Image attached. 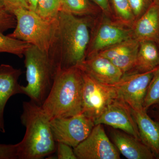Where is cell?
Masks as SVG:
<instances>
[{
	"mask_svg": "<svg viewBox=\"0 0 159 159\" xmlns=\"http://www.w3.org/2000/svg\"><path fill=\"white\" fill-rule=\"evenodd\" d=\"M16 23L14 15L7 11L0 3V32L3 33L9 29H15Z\"/></svg>",
	"mask_w": 159,
	"mask_h": 159,
	"instance_id": "24",
	"label": "cell"
},
{
	"mask_svg": "<svg viewBox=\"0 0 159 159\" xmlns=\"http://www.w3.org/2000/svg\"><path fill=\"white\" fill-rule=\"evenodd\" d=\"M83 76L82 113L95 123L107 107L119 97L111 85L100 83L83 71Z\"/></svg>",
	"mask_w": 159,
	"mask_h": 159,
	"instance_id": "6",
	"label": "cell"
},
{
	"mask_svg": "<svg viewBox=\"0 0 159 159\" xmlns=\"http://www.w3.org/2000/svg\"><path fill=\"white\" fill-rule=\"evenodd\" d=\"M158 67L147 72L134 71L125 73L118 82L110 85L116 90L119 98L132 109L141 110L144 109V99L148 85Z\"/></svg>",
	"mask_w": 159,
	"mask_h": 159,
	"instance_id": "8",
	"label": "cell"
},
{
	"mask_svg": "<svg viewBox=\"0 0 159 159\" xmlns=\"http://www.w3.org/2000/svg\"><path fill=\"white\" fill-rule=\"evenodd\" d=\"M78 159H120V152L106 134L102 124L94 126L91 133L74 148Z\"/></svg>",
	"mask_w": 159,
	"mask_h": 159,
	"instance_id": "9",
	"label": "cell"
},
{
	"mask_svg": "<svg viewBox=\"0 0 159 159\" xmlns=\"http://www.w3.org/2000/svg\"><path fill=\"white\" fill-rule=\"evenodd\" d=\"M101 9L106 15L111 16L112 10L111 7L109 0H90Z\"/></svg>",
	"mask_w": 159,
	"mask_h": 159,
	"instance_id": "29",
	"label": "cell"
},
{
	"mask_svg": "<svg viewBox=\"0 0 159 159\" xmlns=\"http://www.w3.org/2000/svg\"><path fill=\"white\" fill-rule=\"evenodd\" d=\"M61 0H38L35 12L49 22L56 21L61 11Z\"/></svg>",
	"mask_w": 159,
	"mask_h": 159,
	"instance_id": "22",
	"label": "cell"
},
{
	"mask_svg": "<svg viewBox=\"0 0 159 159\" xmlns=\"http://www.w3.org/2000/svg\"><path fill=\"white\" fill-rule=\"evenodd\" d=\"M13 14L16 18V25L13 32L8 35L29 43L49 54L54 41L57 20L48 21L30 9H19Z\"/></svg>",
	"mask_w": 159,
	"mask_h": 159,
	"instance_id": "5",
	"label": "cell"
},
{
	"mask_svg": "<svg viewBox=\"0 0 159 159\" xmlns=\"http://www.w3.org/2000/svg\"><path fill=\"white\" fill-rule=\"evenodd\" d=\"M24 56L27 84L22 85L23 94L41 106L53 85L57 67L49 54L32 45Z\"/></svg>",
	"mask_w": 159,
	"mask_h": 159,
	"instance_id": "4",
	"label": "cell"
},
{
	"mask_svg": "<svg viewBox=\"0 0 159 159\" xmlns=\"http://www.w3.org/2000/svg\"><path fill=\"white\" fill-rule=\"evenodd\" d=\"M128 1L136 20L142 16L152 3V0H128Z\"/></svg>",
	"mask_w": 159,
	"mask_h": 159,
	"instance_id": "25",
	"label": "cell"
},
{
	"mask_svg": "<svg viewBox=\"0 0 159 159\" xmlns=\"http://www.w3.org/2000/svg\"><path fill=\"white\" fill-rule=\"evenodd\" d=\"M99 124L108 125L141 140L131 108L120 98L111 102L96 120L95 125Z\"/></svg>",
	"mask_w": 159,
	"mask_h": 159,
	"instance_id": "11",
	"label": "cell"
},
{
	"mask_svg": "<svg viewBox=\"0 0 159 159\" xmlns=\"http://www.w3.org/2000/svg\"><path fill=\"white\" fill-rule=\"evenodd\" d=\"M152 2H159V0H152Z\"/></svg>",
	"mask_w": 159,
	"mask_h": 159,
	"instance_id": "31",
	"label": "cell"
},
{
	"mask_svg": "<svg viewBox=\"0 0 159 159\" xmlns=\"http://www.w3.org/2000/svg\"><path fill=\"white\" fill-rule=\"evenodd\" d=\"M61 11L78 16H90L97 13L90 0H61Z\"/></svg>",
	"mask_w": 159,
	"mask_h": 159,
	"instance_id": "19",
	"label": "cell"
},
{
	"mask_svg": "<svg viewBox=\"0 0 159 159\" xmlns=\"http://www.w3.org/2000/svg\"><path fill=\"white\" fill-rule=\"evenodd\" d=\"M139 44L137 39L132 38L97 54L109 60L124 74L134 67Z\"/></svg>",
	"mask_w": 159,
	"mask_h": 159,
	"instance_id": "13",
	"label": "cell"
},
{
	"mask_svg": "<svg viewBox=\"0 0 159 159\" xmlns=\"http://www.w3.org/2000/svg\"><path fill=\"white\" fill-rule=\"evenodd\" d=\"M134 38L139 42L159 43V2H152L132 27Z\"/></svg>",
	"mask_w": 159,
	"mask_h": 159,
	"instance_id": "15",
	"label": "cell"
},
{
	"mask_svg": "<svg viewBox=\"0 0 159 159\" xmlns=\"http://www.w3.org/2000/svg\"><path fill=\"white\" fill-rule=\"evenodd\" d=\"M0 159H18L17 144H0Z\"/></svg>",
	"mask_w": 159,
	"mask_h": 159,
	"instance_id": "28",
	"label": "cell"
},
{
	"mask_svg": "<svg viewBox=\"0 0 159 159\" xmlns=\"http://www.w3.org/2000/svg\"><path fill=\"white\" fill-rule=\"evenodd\" d=\"M0 3L8 11L13 14L19 9H29L28 0H0Z\"/></svg>",
	"mask_w": 159,
	"mask_h": 159,
	"instance_id": "26",
	"label": "cell"
},
{
	"mask_svg": "<svg viewBox=\"0 0 159 159\" xmlns=\"http://www.w3.org/2000/svg\"></svg>",
	"mask_w": 159,
	"mask_h": 159,
	"instance_id": "32",
	"label": "cell"
},
{
	"mask_svg": "<svg viewBox=\"0 0 159 159\" xmlns=\"http://www.w3.org/2000/svg\"><path fill=\"white\" fill-rule=\"evenodd\" d=\"M31 45L29 43L4 35L0 32V53H9L22 58Z\"/></svg>",
	"mask_w": 159,
	"mask_h": 159,
	"instance_id": "21",
	"label": "cell"
},
{
	"mask_svg": "<svg viewBox=\"0 0 159 159\" xmlns=\"http://www.w3.org/2000/svg\"><path fill=\"white\" fill-rule=\"evenodd\" d=\"M22 74L21 70L15 68L11 65H0V132H6L4 111L10 97L16 94H23L22 85L18 80Z\"/></svg>",
	"mask_w": 159,
	"mask_h": 159,
	"instance_id": "14",
	"label": "cell"
},
{
	"mask_svg": "<svg viewBox=\"0 0 159 159\" xmlns=\"http://www.w3.org/2000/svg\"><path fill=\"white\" fill-rule=\"evenodd\" d=\"M112 142L119 152L128 159H152L154 155L141 141L119 129L111 132Z\"/></svg>",
	"mask_w": 159,
	"mask_h": 159,
	"instance_id": "16",
	"label": "cell"
},
{
	"mask_svg": "<svg viewBox=\"0 0 159 159\" xmlns=\"http://www.w3.org/2000/svg\"><path fill=\"white\" fill-rule=\"evenodd\" d=\"M95 125L93 120L82 113L50 121L51 131L56 143H65L73 148L87 138Z\"/></svg>",
	"mask_w": 159,
	"mask_h": 159,
	"instance_id": "7",
	"label": "cell"
},
{
	"mask_svg": "<svg viewBox=\"0 0 159 159\" xmlns=\"http://www.w3.org/2000/svg\"><path fill=\"white\" fill-rule=\"evenodd\" d=\"M117 21L132 28L136 20L128 0H109Z\"/></svg>",
	"mask_w": 159,
	"mask_h": 159,
	"instance_id": "20",
	"label": "cell"
},
{
	"mask_svg": "<svg viewBox=\"0 0 159 159\" xmlns=\"http://www.w3.org/2000/svg\"><path fill=\"white\" fill-rule=\"evenodd\" d=\"M77 67L98 82L107 85L115 84L124 75L109 60L99 54L87 57Z\"/></svg>",
	"mask_w": 159,
	"mask_h": 159,
	"instance_id": "12",
	"label": "cell"
},
{
	"mask_svg": "<svg viewBox=\"0 0 159 159\" xmlns=\"http://www.w3.org/2000/svg\"><path fill=\"white\" fill-rule=\"evenodd\" d=\"M133 37L131 28L118 21L106 20L94 29L86 53V57Z\"/></svg>",
	"mask_w": 159,
	"mask_h": 159,
	"instance_id": "10",
	"label": "cell"
},
{
	"mask_svg": "<svg viewBox=\"0 0 159 159\" xmlns=\"http://www.w3.org/2000/svg\"><path fill=\"white\" fill-rule=\"evenodd\" d=\"M159 102V66L155 72L148 85L144 99L143 108L145 111Z\"/></svg>",
	"mask_w": 159,
	"mask_h": 159,
	"instance_id": "23",
	"label": "cell"
},
{
	"mask_svg": "<svg viewBox=\"0 0 159 159\" xmlns=\"http://www.w3.org/2000/svg\"><path fill=\"white\" fill-rule=\"evenodd\" d=\"M38 1V0H28L30 10L35 11L37 6Z\"/></svg>",
	"mask_w": 159,
	"mask_h": 159,
	"instance_id": "30",
	"label": "cell"
},
{
	"mask_svg": "<svg viewBox=\"0 0 159 159\" xmlns=\"http://www.w3.org/2000/svg\"><path fill=\"white\" fill-rule=\"evenodd\" d=\"M83 71L78 67L58 70L41 106L50 121L82 113Z\"/></svg>",
	"mask_w": 159,
	"mask_h": 159,
	"instance_id": "2",
	"label": "cell"
},
{
	"mask_svg": "<svg viewBox=\"0 0 159 159\" xmlns=\"http://www.w3.org/2000/svg\"><path fill=\"white\" fill-rule=\"evenodd\" d=\"M20 120L26 132L17 143L18 159H43L56 151L50 119L41 106L31 100L23 102Z\"/></svg>",
	"mask_w": 159,
	"mask_h": 159,
	"instance_id": "3",
	"label": "cell"
},
{
	"mask_svg": "<svg viewBox=\"0 0 159 159\" xmlns=\"http://www.w3.org/2000/svg\"><path fill=\"white\" fill-rule=\"evenodd\" d=\"M139 47L134 70L140 72L154 70L159 66V52L154 42H139Z\"/></svg>",
	"mask_w": 159,
	"mask_h": 159,
	"instance_id": "18",
	"label": "cell"
},
{
	"mask_svg": "<svg viewBox=\"0 0 159 159\" xmlns=\"http://www.w3.org/2000/svg\"><path fill=\"white\" fill-rule=\"evenodd\" d=\"M56 151L57 159H78L74 152V148L65 143L57 142Z\"/></svg>",
	"mask_w": 159,
	"mask_h": 159,
	"instance_id": "27",
	"label": "cell"
},
{
	"mask_svg": "<svg viewBox=\"0 0 159 159\" xmlns=\"http://www.w3.org/2000/svg\"><path fill=\"white\" fill-rule=\"evenodd\" d=\"M140 135V140L154 155L159 157V124L148 116L144 109H132Z\"/></svg>",
	"mask_w": 159,
	"mask_h": 159,
	"instance_id": "17",
	"label": "cell"
},
{
	"mask_svg": "<svg viewBox=\"0 0 159 159\" xmlns=\"http://www.w3.org/2000/svg\"><path fill=\"white\" fill-rule=\"evenodd\" d=\"M90 16L61 11L49 54L57 70L77 66L86 59L91 34Z\"/></svg>",
	"mask_w": 159,
	"mask_h": 159,
	"instance_id": "1",
	"label": "cell"
}]
</instances>
